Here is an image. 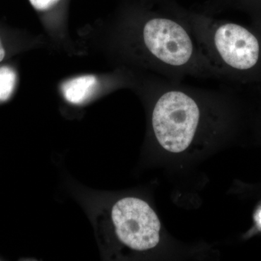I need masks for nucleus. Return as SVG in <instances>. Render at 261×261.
Wrapping results in <instances>:
<instances>
[{"mask_svg": "<svg viewBox=\"0 0 261 261\" xmlns=\"http://www.w3.org/2000/svg\"><path fill=\"white\" fill-rule=\"evenodd\" d=\"M8 55V48L7 47L4 38L0 34V64L6 59Z\"/></svg>", "mask_w": 261, "mask_h": 261, "instance_id": "7", "label": "nucleus"}, {"mask_svg": "<svg viewBox=\"0 0 261 261\" xmlns=\"http://www.w3.org/2000/svg\"><path fill=\"white\" fill-rule=\"evenodd\" d=\"M160 94L152 109V130L160 145L173 153L184 152L192 143L205 112L196 90L161 77Z\"/></svg>", "mask_w": 261, "mask_h": 261, "instance_id": "1", "label": "nucleus"}, {"mask_svg": "<svg viewBox=\"0 0 261 261\" xmlns=\"http://www.w3.org/2000/svg\"><path fill=\"white\" fill-rule=\"evenodd\" d=\"M260 224H261V212H260Z\"/></svg>", "mask_w": 261, "mask_h": 261, "instance_id": "8", "label": "nucleus"}, {"mask_svg": "<svg viewBox=\"0 0 261 261\" xmlns=\"http://www.w3.org/2000/svg\"><path fill=\"white\" fill-rule=\"evenodd\" d=\"M111 217L117 236L130 248L144 251L159 244L161 222L145 201L135 197L121 199L113 206Z\"/></svg>", "mask_w": 261, "mask_h": 261, "instance_id": "3", "label": "nucleus"}, {"mask_svg": "<svg viewBox=\"0 0 261 261\" xmlns=\"http://www.w3.org/2000/svg\"><path fill=\"white\" fill-rule=\"evenodd\" d=\"M18 72L11 65H0V103L7 102L18 85Z\"/></svg>", "mask_w": 261, "mask_h": 261, "instance_id": "5", "label": "nucleus"}, {"mask_svg": "<svg viewBox=\"0 0 261 261\" xmlns=\"http://www.w3.org/2000/svg\"><path fill=\"white\" fill-rule=\"evenodd\" d=\"M29 1L34 9L39 11H44L54 7L57 3H59L60 0H29Z\"/></svg>", "mask_w": 261, "mask_h": 261, "instance_id": "6", "label": "nucleus"}, {"mask_svg": "<svg viewBox=\"0 0 261 261\" xmlns=\"http://www.w3.org/2000/svg\"><path fill=\"white\" fill-rule=\"evenodd\" d=\"M97 84V78L94 75H82L65 82L62 87V92L68 102L82 104L92 97Z\"/></svg>", "mask_w": 261, "mask_h": 261, "instance_id": "4", "label": "nucleus"}, {"mask_svg": "<svg viewBox=\"0 0 261 261\" xmlns=\"http://www.w3.org/2000/svg\"><path fill=\"white\" fill-rule=\"evenodd\" d=\"M183 13L201 47L223 78L228 70L245 71L257 64L260 42L245 27L218 20L207 13L184 8Z\"/></svg>", "mask_w": 261, "mask_h": 261, "instance_id": "2", "label": "nucleus"}]
</instances>
